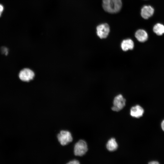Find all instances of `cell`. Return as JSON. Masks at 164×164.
I'll list each match as a JSON object with an SVG mask.
<instances>
[{
  "label": "cell",
  "instance_id": "cell-1",
  "mask_svg": "<svg viewBox=\"0 0 164 164\" xmlns=\"http://www.w3.org/2000/svg\"><path fill=\"white\" fill-rule=\"evenodd\" d=\"M121 0H102V7L104 10L111 13L119 12L122 7Z\"/></svg>",
  "mask_w": 164,
  "mask_h": 164
},
{
  "label": "cell",
  "instance_id": "cell-2",
  "mask_svg": "<svg viewBox=\"0 0 164 164\" xmlns=\"http://www.w3.org/2000/svg\"><path fill=\"white\" fill-rule=\"evenodd\" d=\"M87 150V143L84 140H80L75 145L74 153L76 156H82L85 154Z\"/></svg>",
  "mask_w": 164,
  "mask_h": 164
},
{
  "label": "cell",
  "instance_id": "cell-3",
  "mask_svg": "<svg viewBox=\"0 0 164 164\" xmlns=\"http://www.w3.org/2000/svg\"><path fill=\"white\" fill-rule=\"evenodd\" d=\"M58 141L62 145H65L71 142L73 138L70 132L68 131L62 130L57 135Z\"/></svg>",
  "mask_w": 164,
  "mask_h": 164
},
{
  "label": "cell",
  "instance_id": "cell-4",
  "mask_svg": "<svg viewBox=\"0 0 164 164\" xmlns=\"http://www.w3.org/2000/svg\"><path fill=\"white\" fill-rule=\"evenodd\" d=\"M126 100L121 94L116 96L113 101V106L112 110L114 111H118L123 109L125 105Z\"/></svg>",
  "mask_w": 164,
  "mask_h": 164
},
{
  "label": "cell",
  "instance_id": "cell-5",
  "mask_svg": "<svg viewBox=\"0 0 164 164\" xmlns=\"http://www.w3.org/2000/svg\"><path fill=\"white\" fill-rule=\"evenodd\" d=\"M110 27L106 23L99 25L96 27V33L97 36L101 39L106 38L110 32Z\"/></svg>",
  "mask_w": 164,
  "mask_h": 164
},
{
  "label": "cell",
  "instance_id": "cell-6",
  "mask_svg": "<svg viewBox=\"0 0 164 164\" xmlns=\"http://www.w3.org/2000/svg\"><path fill=\"white\" fill-rule=\"evenodd\" d=\"M34 76V72L28 68L22 70L19 74V77L22 80L29 81L33 79Z\"/></svg>",
  "mask_w": 164,
  "mask_h": 164
},
{
  "label": "cell",
  "instance_id": "cell-7",
  "mask_svg": "<svg viewBox=\"0 0 164 164\" xmlns=\"http://www.w3.org/2000/svg\"><path fill=\"white\" fill-rule=\"evenodd\" d=\"M154 12V9L152 6L145 5L142 8L141 15L143 18L148 19L153 15Z\"/></svg>",
  "mask_w": 164,
  "mask_h": 164
},
{
  "label": "cell",
  "instance_id": "cell-8",
  "mask_svg": "<svg viewBox=\"0 0 164 164\" xmlns=\"http://www.w3.org/2000/svg\"><path fill=\"white\" fill-rule=\"evenodd\" d=\"M144 110L142 107L138 105L132 107L131 109V115L136 118L142 117L144 113Z\"/></svg>",
  "mask_w": 164,
  "mask_h": 164
},
{
  "label": "cell",
  "instance_id": "cell-9",
  "mask_svg": "<svg viewBox=\"0 0 164 164\" xmlns=\"http://www.w3.org/2000/svg\"><path fill=\"white\" fill-rule=\"evenodd\" d=\"M135 36L137 40L140 42H144L147 40L148 35L147 32L142 29L137 30L135 33Z\"/></svg>",
  "mask_w": 164,
  "mask_h": 164
},
{
  "label": "cell",
  "instance_id": "cell-10",
  "mask_svg": "<svg viewBox=\"0 0 164 164\" xmlns=\"http://www.w3.org/2000/svg\"><path fill=\"white\" fill-rule=\"evenodd\" d=\"M134 46V43L133 40L130 39L123 40L121 42V46L122 50L125 51L129 50H132Z\"/></svg>",
  "mask_w": 164,
  "mask_h": 164
},
{
  "label": "cell",
  "instance_id": "cell-11",
  "mask_svg": "<svg viewBox=\"0 0 164 164\" xmlns=\"http://www.w3.org/2000/svg\"><path fill=\"white\" fill-rule=\"evenodd\" d=\"M118 147V144L114 138L109 139L106 145L107 148L110 151H114L116 150Z\"/></svg>",
  "mask_w": 164,
  "mask_h": 164
},
{
  "label": "cell",
  "instance_id": "cell-12",
  "mask_svg": "<svg viewBox=\"0 0 164 164\" xmlns=\"http://www.w3.org/2000/svg\"><path fill=\"white\" fill-rule=\"evenodd\" d=\"M153 31L157 35H162L164 33V25L160 23H156L153 26Z\"/></svg>",
  "mask_w": 164,
  "mask_h": 164
},
{
  "label": "cell",
  "instance_id": "cell-13",
  "mask_svg": "<svg viewBox=\"0 0 164 164\" xmlns=\"http://www.w3.org/2000/svg\"><path fill=\"white\" fill-rule=\"evenodd\" d=\"M80 162L76 160H74L69 162L67 163L68 164H80Z\"/></svg>",
  "mask_w": 164,
  "mask_h": 164
},
{
  "label": "cell",
  "instance_id": "cell-14",
  "mask_svg": "<svg viewBox=\"0 0 164 164\" xmlns=\"http://www.w3.org/2000/svg\"><path fill=\"white\" fill-rule=\"evenodd\" d=\"M2 52L4 53L6 55L7 54L8 51V50L6 47H2Z\"/></svg>",
  "mask_w": 164,
  "mask_h": 164
},
{
  "label": "cell",
  "instance_id": "cell-15",
  "mask_svg": "<svg viewBox=\"0 0 164 164\" xmlns=\"http://www.w3.org/2000/svg\"><path fill=\"white\" fill-rule=\"evenodd\" d=\"M149 163L150 164H159V163L158 161H153L150 162Z\"/></svg>",
  "mask_w": 164,
  "mask_h": 164
},
{
  "label": "cell",
  "instance_id": "cell-16",
  "mask_svg": "<svg viewBox=\"0 0 164 164\" xmlns=\"http://www.w3.org/2000/svg\"><path fill=\"white\" fill-rule=\"evenodd\" d=\"M4 8L3 5L1 4H0V12H2L4 10Z\"/></svg>",
  "mask_w": 164,
  "mask_h": 164
},
{
  "label": "cell",
  "instance_id": "cell-17",
  "mask_svg": "<svg viewBox=\"0 0 164 164\" xmlns=\"http://www.w3.org/2000/svg\"><path fill=\"white\" fill-rule=\"evenodd\" d=\"M161 126L162 130L164 131V120L162 122Z\"/></svg>",
  "mask_w": 164,
  "mask_h": 164
},
{
  "label": "cell",
  "instance_id": "cell-18",
  "mask_svg": "<svg viewBox=\"0 0 164 164\" xmlns=\"http://www.w3.org/2000/svg\"><path fill=\"white\" fill-rule=\"evenodd\" d=\"M1 14H2V13L0 12V17L1 16Z\"/></svg>",
  "mask_w": 164,
  "mask_h": 164
}]
</instances>
